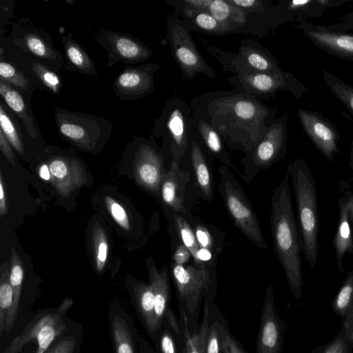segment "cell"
I'll use <instances>...</instances> for the list:
<instances>
[{"label":"cell","instance_id":"ab89813d","mask_svg":"<svg viewBox=\"0 0 353 353\" xmlns=\"http://www.w3.org/2000/svg\"><path fill=\"white\" fill-rule=\"evenodd\" d=\"M92 246L96 269L100 272L106 263L108 243L103 226L97 221L94 224L92 230Z\"/></svg>","mask_w":353,"mask_h":353},{"label":"cell","instance_id":"9a60e30c","mask_svg":"<svg viewBox=\"0 0 353 353\" xmlns=\"http://www.w3.org/2000/svg\"><path fill=\"white\" fill-rule=\"evenodd\" d=\"M160 68L156 63L125 67L113 82L114 94L128 101L150 94L154 89V74Z\"/></svg>","mask_w":353,"mask_h":353},{"label":"cell","instance_id":"7c38bea8","mask_svg":"<svg viewBox=\"0 0 353 353\" xmlns=\"http://www.w3.org/2000/svg\"><path fill=\"white\" fill-rule=\"evenodd\" d=\"M6 43L17 47L28 57H32L58 72L64 61L59 51L55 48L50 36L43 30L33 26L23 18L13 25Z\"/></svg>","mask_w":353,"mask_h":353},{"label":"cell","instance_id":"f6af8a7d","mask_svg":"<svg viewBox=\"0 0 353 353\" xmlns=\"http://www.w3.org/2000/svg\"><path fill=\"white\" fill-rule=\"evenodd\" d=\"M106 208L114 221L122 228L129 230L130 223L128 214L125 208L115 199L110 196L104 199Z\"/></svg>","mask_w":353,"mask_h":353},{"label":"cell","instance_id":"83f0119b","mask_svg":"<svg viewBox=\"0 0 353 353\" xmlns=\"http://www.w3.org/2000/svg\"><path fill=\"white\" fill-rule=\"evenodd\" d=\"M192 125L194 130L201 136L208 150L223 163V165L235 169L219 133L205 121L194 115Z\"/></svg>","mask_w":353,"mask_h":353},{"label":"cell","instance_id":"e0dca14e","mask_svg":"<svg viewBox=\"0 0 353 353\" xmlns=\"http://www.w3.org/2000/svg\"><path fill=\"white\" fill-rule=\"evenodd\" d=\"M285 327L276 311L273 288L270 284L265 293L256 353H281Z\"/></svg>","mask_w":353,"mask_h":353},{"label":"cell","instance_id":"f5cc1de1","mask_svg":"<svg viewBox=\"0 0 353 353\" xmlns=\"http://www.w3.org/2000/svg\"><path fill=\"white\" fill-rule=\"evenodd\" d=\"M161 353H176L174 339L168 330L162 332L159 339Z\"/></svg>","mask_w":353,"mask_h":353},{"label":"cell","instance_id":"8d00e7d4","mask_svg":"<svg viewBox=\"0 0 353 353\" xmlns=\"http://www.w3.org/2000/svg\"><path fill=\"white\" fill-rule=\"evenodd\" d=\"M14 294L10 282V268L7 263L1 267L0 276V334L5 331L7 316L12 307Z\"/></svg>","mask_w":353,"mask_h":353},{"label":"cell","instance_id":"d6986e66","mask_svg":"<svg viewBox=\"0 0 353 353\" xmlns=\"http://www.w3.org/2000/svg\"><path fill=\"white\" fill-rule=\"evenodd\" d=\"M147 268L154 297L155 317L158 328L160 330L165 319L172 330L179 334V323L170 306V285L168 268L164 265L159 270L154 261L148 259Z\"/></svg>","mask_w":353,"mask_h":353},{"label":"cell","instance_id":"d590c367","mask_svg":"<svg viewBox=\"0 0 353 353\" xmlns=\"http://www.w3.org/2000/svg\"><path fill=\"white\" fill-rule=\"evenodd\" d=\"M191 225L199 247L219 255L223 247V234L206 223L195 222Z\"/></svg>","mask_w":353,"mask_h":353},{"label":"cell","instance_id":"6125c7cd","mask_svg":"<svg viewBox=\"0 0 353 353\" xmlns=\"http://www.w3.org/2000/svg\"><path fill=\"white\" fill-rule=\"evenodd\" d=\"M350 165L352 170L353 171V141L351 142L350 150Z\"/></svg>","mask_w":353,"mask_h":353},{"label":"cell","instance_id":"f1b7e54d","mask_svg":"<svg viewBox=\"0 0 353 353\" xmlns=\"http://www.w3.org/2000/svg\"><path fill=\"white\" fill-rule=\"evenodd\" d=\"M191 161L197 185L204 199L210 203L214 195V179L208 162L198 143L192 139L190 148Z\"/></svg>","mask_w":353,"mask_h":353},{"label":"cell","instance_id":"1f68e13d","mask_svg":"<svg viewBox=\"0 0 353 353\" xmlns=\"http://www.w3.org/2000/svg\"><path fill=\"white\" fill-rule=\"evenodd\" d=\"M23 280V263L15 248H12L10 266V282L13 290L14 301L12 307L6 319V332H9L12 328L16 321L19 310Z\"/></svg>","mask_w":353,"mask_h":353},{"label":"cell","instance_id":"db71d44e","mask_svg":"<svg viewBox=\"0 0 353 353\" xmlns=\"http://www.w3.org/2000/svg\"><path fill=\"white\" fill-rule=\"evenodd\" d=\"M12 148L6 136L0 130V150L9 163L15 167V155Z\"/></svg>","mask_w":353,"mask_h":353},{"label":"cell","instance_id":"cb8c5ba5","mask_svg":"<svg viewBox=\"0 0 353 353\" xmlns=\"http://www.w3.org/2000/svg\"><path fill=\"white\" fill-rule=\"evenodd\" d=\"M0 94L5 104L23 124V128L32 139L40 135L38 124L28 101L14 86L0 79Z\"/></svg>","mask_w":353,"mask_h":353},{"label":"cell","instance_id":"6da1fadb","mask_svg":"<svg viewBox=\"0 0 353 353\" xmlns=\"http://www.w3.org/2000/svg\"><path fill=\"white\" fill-rule=\"evenodd\" d=\"M192 114L208 123L230 150L250 152L276 119V109L239 90L216 91L194 99Z\"/></svg>","mask_w":353,"mask_h":353},{"label":"cell","instance_id":"6f0895ef","mask_svg":"<svg viewBox=\"0 0 353 353\" xmlns=\"http://www.w3.org/2000/svg\"><path fill=\"white\" fill-rule=\"evenodd\" d=\"M3 179L1 172H0V216L3 217L7 213V203L6 192L4 190Z\"/></svg>","mask_w":353,"mask_h":353},{"label":"cell","instance_id":"ac0fdd59","mask_svg":"<svg viewBox=\"0 0 353 353\" xmlns=\"http://www.w3.org/2000/svg\"><path fill=\"white\" fill-rule=\"evenodd\" d=\"M297 21L298 28L314 46L339 58L353 61V34L332 30L304 19Z\"/></svg>","mask_w":353,"mask_h":353},{"label":"cell","instance_id":"d6a6232c","mask_svg":"<svg viewBox=\"0 0 353 353\" xmlns=\"http://www.w3.org/2000/svg\"><path fill=\"white\" fill-rule=\"evenodd\" d=\"M0 79L16 88L28 101L34 90L28 77L12 63L4 59L3 48L0 47Z\"/></svg>","mask_w":353,"mask_h":353},{"label":"cell","instance_id":"30bf717a","mask_svg":"<svg viewBox=\"0 0 353 353\" xmlns=\"http://www.w3.org/2000/svg\"><path fill=\"white\" fill-rule=\"evenodd\" d=\"M73 304L66 298L55 310L40 313L27 325L3 353H18L29 343L37 344L35 353H46L53 342L64 332L63 314Z\"/></svg>","mask_w":353,"mask_h":353},{"label":"cell","instance_id":"8992f818","mask_svg":"<svg viewBox=\"0 0 353 353\" xmlns=\"http://www.w3.org/2000/svg\"><path fill=\"white\" fill-rule=\"evenodd\" d=\"M170 272L180 303V310L186 316L197 315L203 297L209 301L215 294L216 272L191 265H177L171 262Z\"/></svg>","mask_w":353,"mask_h":353},{"label":"cell","instance_id":"f35d334b","mask_svg":"<svg viewBox=\"0 0 353 353\" xmlns=\"http://www.w3.org/2000/svg\"><path fill=\"white\" fill-rule=\"evenodd\" d=\"M171 216L179 241L189 250L193 259L199 252L200 247L191 224L181 214L171 211Z\"/></svg>","mask_w":353,"mask_h":353},{"label":"cell","instance_id":"8fae6325","mask_svg":"<svg viewBox=\"0 0 353 353\" xmlns=\"http://www.w3.org/2000/svg\"><path fill=\"white\" fill-rule=\"evenodd\" d=\"M237 90L245 92L259 101L274 97L279 91H288L296 99L301 98L308 89L292 74H268L245 70L228 78Z\"/></svg>","mask_w":353,"mask_h":353},{"label":"cell","instance_id":"74e56055","mask_svg":"<svg viewBox=\"0 0 353 353\" xmlns=\"http://www.w3.org/2000/svg\"><path fill=\"white\" fill-rule=\"evenodd\" d=\"M321 71L327 88L353 116V87L328 71Z\"/></svg>","mask_w":353,"mask_h":353},{"label":"cell","instance_id":"7402d4cb","mask_svg":"<svg viewBox=\"0 0 353 353\" xmlns=\"http://www.w3.org/2000/svg\"><path fill=\"white\" fill-rule=\"evenodd\" d=\"M109 322L114 353H136L134 323L123 306L117 303L111 304Z\"/></svg>","mask_w":353,"mask_h":353},{"label":"cell","instance_id":"ffe728a7","mask_svg":"<svg viewBox=\"0 0 353 353\" xmlns=\"http://www.w3.org/2000/svg\"><path fill=\"white\" fill-rule=\"evenodd\" d=\"M51 174V183L63 196H68L86 183L84 168L73 157L57 155L48 160Z\"/></svg>","mask_w":353,"mask_h":353},{"label":"cell","instance_id":"c3c4849f","mask_svg":"<svg viewBox=\"0 0 353 353\" xmlns=\"http://www.w3.org/2000/svg\"><path fill=\"white\" fill-rule=\"evenodd\" d=\"M228 2L241 9L247 14L249 12H262L268 6V1L261 0H228Z\"/></svg>","mask_w":353,"mask_h":353},{"label":"cell","instance_id":"9c48e42d","mask_svg":"<svg viewBox=\"0 0 353 353\" xmlns=\"http://www.w3.org/2000/svg\"><path fill=\"white\" fill-rule=\"evenodd\" d=\"M167 40L172 57L183 77L193 79L196 74L214 79V70L207 63L196 48L190 29L183 20L175 15L167 19Z\"/></svg>","mask_w":353,"mask_h":353},{"label":"cell","instance_id":"277c9868","mask_svg":"<svg viewBox=\"0 0 353 353\" xmlns=\"http://www.w3.org/2000/svg\"><path fill=\"white\" fill-rule=\"evenodd\" d=\"M55 123L59 134L88 152L99 149L110 137L112 122L103 117L57 108Z\"/></svg>","mask_w":353,"mask_h":353},{"label":"cell","instance_id":"f907efd6","mask_svg":"<svg viewBox=\"0 0 353 353\" xmlns=\"http://www.w3.org/2000/svg\"><path fill=\"white\" fill-rule=\"evenodd\" d=\"M192 258L189 250L180 241H177L172 254V261L177 265H187Z\"/></svg>","mask_w":353,"mask_h":353},{"label":"cell","instance_id":"816d5d0a","mask_svg":"<svg viewBox=\"0 0 353 353\" xmlns=\"http://www.w3.org/2000/svg\"><path fill=\"white\" fill-rule=\"evenodd\" d=\"M223 353H245L236 339L225 328L222 341Z\"/></svg>","mask_w":353,"mask_h":353},{"label":"cell","instance_id":"44dd1931","mask_svg":"<svg viewBox=\"0 0 353 353\" xmlns=\"http://www.w3.org/2000/svg\"><path fill=\"white\" fill-rule=\"evenodd\" d=\"M190 181V174L181 168L179 161L173 160L160 185L159 196L172 212L185 214L184 192Z\"/></svg>","mask_w":353,"mask_h":353},{"label":"cell","instance_id":"4316f807","mask_svg":"<svg viewBox=\"0 0 353 353\" xmlns=\"http://www.w3.org/2000/svg\"><path fill=\"white\" fill-rule=\"evenodd\" d=\"M339 219L333 245L336 252V267L340 272H344L343 259L345 253L353 258V234L350 225L346 205L342 199L339 201Z\"/></svg>","mask_w":353,"mask_h":353},{"label":"cell","instance_id":"11a10c76","mask_svg":"<svg viewBox=\"0 0 353 353\" xmlns=\"http://www.w3.org/2000/svg\"><path fill=\"white\" fill-rule=\"evenodd\" d=\"M343 328L346 339L353 345V302L344 316Z\"/></svg>","mask_w":353,"mask_h":353},{"label":"cell","instance_id":"d4e9b609","mask_svg":"<svg viewBox=\"0 0 353 353\" xmlns=\"http://www.w3.org/2000/svg\"><path fill=\"white\" fill-rule=\"evenodd\" d=\"M130 294L137 316L152 337L159 330L156 321L154 297L150 284L136 282L132 285Z\"/></svg>","mask_w":353,"mask_h":353},{"label":"cell","instance_id":"836d02e7","mask_svg":"<svg viewBox=\"0 0 353 353\" xmlns=\"http://www.w3.org/2000/svg\"><path fill=\"white\" fill-rule=\"evenodd\" d=\"M22 127L16 120L13 112L0 101V130L12 147L21 155L25 154Z\"/></svg>","mask_w":353,"mask_h":353},{"label":"cell","instance_id":"7bdbcfd3","mask_svg":"<svg viewBox=\"0 0 353 353\" xmlns=\"http://www.w3.org/2000/svg\"><path fill=\"white\" fill-rule=\"evenodd\" d=\"M199 41L203 46L208 50L212 56H214L218 61L221 64L224 70H228L234 74L236 72L239 65V55L238 54L228 53L216 48L211 45L208 41L203 38L199 37Z\"/></svg>","mask_w":353,"mask_h":353},{"label":"cell","instance_id":"4fadbf2b","mask_svg":"<svg viewBox=\"0 0 353 353\" xmlns=\"http://www.w3.org/2000/svg\"><path fill=\"white\" fill-rule=\"evenodd\" d=\"M94 39L106 50L108 68L119 61L135 64L148 60L152 51L138 39L123 32L103 30Z\"/></svg>","mask_w":353,"mask_h":353},{"label":"cell","instance_id":"5bb4252c","mask_svg":"<svg viewBox=\"0 0 353 353\" xmlns=\"http://www.w3.org/2000/svg\"><path fill=\"white\" fill-rule=\"evenodd\" d=\"M152 139L137 140L134 153V175L137 182L159 196L160 185L166 172L164 158Z\"/></svg>","mask_w":353,"mask_h":353},{"label":"cell","instance_id":"9f6ffc18","mask_svg":"<svg viewBox=\"0 0 353 353\" xmlns=\"http://www.w3.org/2000/svg\"><path fill=\"white\" fill-rule=\"evenodd\" d=\"M327 26L329 29L335 31L345 32V30H353V12L343 16L340 23Z\"/></svg>","mask_w":353,"mask_h":353},{"label":"cell","instance_id":"91938a15","mask_svg":"<svg viewBox=\"0 0 353 353\" xmlns=\"http://www.w3.org/2000/svg\"><path fill=\"white\" fill-rule=\"evenodd\" d=\"M342 199L346 205L350 225L353 227V194Z\"/></svg>","mask_w":353,"mask_h":353},{"label":"cell","instance_id":"ee69618b","mask_svg":"<svg viewBox=\"0 0 353 353\" xmlns=\"http://www.w3.org/2000/svg\"><path fill=\"white\" fill-rule=\"evenodd\" d=\"M225 327L219 321L209 325L205 353H220Z\"/></svg>","mask_w":353,"mask_h":353},{"label":"cell","instance_id":"bcb514c9","mask_svg":"<svg viewBox=\"0 0 353 353\" xmlns=\"http://www.w3.org/2000/svg\"><path fill=\"white\" fill-rule=\"evenodd\" d=\"M167 2L181 14L196 10L208 11L212 0H168Z\"/></svg>","mask_w":353,"mask_h":353},{"label":"cell","instance_id":"b9f144b4","mask_svg":"<svg viewBox=\"0 0 353 353\" xmlns=\"http://www.w3.org/2000/svg\"><path fill=\"white\" fill-rule=\"evenodd\" d=\"M353 302V270L344 280L340 290L332 301L334 312L344 317Z\"/></svg>","mask_w":353,"mask_h":353},{"label":"cell","instance_id":"f546056e","mask_svg":"<svg viewBox=\"0 0 353 353\" xmlns=\"http://www.w3.org/2000/svg\"><path fill=\"white\" fill-rule=\"evenodd\" d=\"M208 12L230 31L243 27L247 22V13L228 0H212Z\"/></svg>","mask_w":353,"mask_h":353},{"label":"cell","instance_id":"94428289","mask_svg":"<svg viewBox=\"0 0 353 353\" xmlns=\"http://www.w3.org/2000/svg\"><path fill=\"white\" fill-rule=\"evenodd\" d=\"M39 174L44 181L51 180V174L47 163H42L39 168Z\"/></svg>","mask_w":353,"mask_h":353},{"label":"cell","instance_id":"681fc988","mask_svg":"<svg viewBox=\"0 0 353 353\" xmlns=\"http://www.w3.org/2000/svg\"><path fill=\"white\" fill-rule=\"evenodd\" d=\"M74 336H65L59 339L46 353H73L76 345Z\"/></svg>","mask_w":353,"mask_h":353},{"label":"cell","instance_id":"3957f363","mask_svg":"<svg viewBox=\"0 0 353 353\" xmlns=\"http://www.w3.org/2000/svg\"><path fill=\"white\" fill-rule=\"evenodd\" d=\"M292 176L298 221L301 236V249L310 268L317 261L319 213L315 179L306 162L297 158L288 167Z\"/></svg>","mask_w":353,"mask_h":353},{"label":"cell","instance_id":"2e32d148","mask_svg":"<svg viewBox=\"0 0 353 353\" xmlns=\"http://www.w3.org/2000/svg\"><path fill=\"white\" fill-rule=\"evenodd\" d=\"M297 114L302 128L316 148L330 161L340 153V136L333 123L321 114L299 108Z\"/></svg>","mask_w":353,"mask_h":353},{"label":"cell","instance_id":"680465c9","mask_svg":"<svg viewBox=\"0 0 353 353\" xmlns=\"http://www.w3.org/2000/svg\"><path fill=\"white\" fill-rule=\"evenodd\" d=\"M6 5L1 2V23H6L8 19L12 17V8L14 5H11V1H5Z\"/></svg>","mask_w":353,"mask_h":353},{"label":"cell","instance_id":"603a6c76","mask_svg":"<svg viewBox=\"0 0 353 353\" xmlns=\"http://www.w3.org/2000/svg\"><path fill=\"white\" fill-rule=\"evenodd\" d=\"M238 55L245 70L268 74L283 72L275 57L256 41L243 40Z\"/></svg>","mask_w":353,"mask_h":353},{"label":"cell","instance_id":"5b68a950","mask_svg":"<svg viewBox=\"0 0 353 353\" xmlns=\"http://www.w3.org/2000/svg\"><path fill=\"white\" fill-rule=\"evenodd\" d=\"M218 171V189L234 223L257 248L267 249L257 216L242 187L228 166L221 165Z\"/></svg>","mask_w":353,"mask_h":353},{"label":"cell","instance_id":"7a4b0ae2","mask_svg":"<svg viewBox=\"0 0 353 353\" xmlns=\"http://www.w3.org/2000/svg\"><path fill=\"white\" fill-rule=\"evenodd\" d=\"M289 176L287 170L283 179L272 191L270 220L274 252L291 292L299 301L303 289L301 246L292 208Z\"/></svg>","mask_w":353,"mask_h":353},{"label":"cell","instance_id":"e575fe53","mask_svg":"<svg viewBox=\"0 0 353 353\" xmlns=\"http://www.w3.org/2000/svg\"><path fill=\"white\" fill-rule=\"evenodd\" d=\"M190 29L205 34H219L230 32L226 27L219 23L208 11L196 10L180 14Z\"/></svg>","mask_w":353,"mask_h":353},{"label":"cell","instance_id":"be15d7a7","mask_svg":"<svg viewBox=\"0 0 353 353\" xmlns=\"http://www.w3.org/2000/svg\"><path fill=\"white\" fill-rule=\"evenodd\" d=\"M323 350L320 352V353L322 352ZM316 353H319V352L317 351Z\"/></svg>","mask_w":353,"mask_h":353},{"label":"cell","instance_id":"52a82bcc","mask_svg":"<svg viewBox=\"0 0 353 353\" xmlns=\"http://www.w3.org/2000/svg\"><path fill=\"white\" fill-rule=\"evenodd\" d=\"M193 129L190 105L174 97L165 103L154 121L153 136L163 137L173 160L180 161L189 147V134Z\"/></svg>","mask_w":353,"mask_h":353},{"label":"cell","instance_id":"ba28073f","mask_svg":"<svg viewBox=\"0 0 353 353\" xmlns=\"http://www.w3.org/2000/svg\"><path fill=\"white\" fill-rule=\"evenodd\" d=\"M288 115L272 123L253 149L241 160L243 171L239 175L249 183L261 170L282 159L287 151Z\"/></svg>","mask_w":353,"mask_h":353},{"label":"cell","instance_id":"60d3db41","mask_svg":"<svg viewBox=\"0 0 353 353\" xmlns=\"http://www.w3.org/2000/svg\"><path fill=\"white\" fill-rule=\"evenodd\" d=\"M29 68L39 83L43 87L54 94H58L61 91L63 82L57 72L37 61L30 62Z\"/></svg>","mask_w":353,"mask_h":353},{"label":"cell","instance_id":"4dcf8cb0","mask_svg":"<svg viewBox=\"0 0 353 353\" xmlns=\"http://www.w3.org/2000/svg\"><path fill=\"white\" fill-rule=\"evenodd\" d=\"M210 303L205 300L204 314L199 332L192 334L190 333L189 322L185 312L182 310L181 316L183 322L184 345L183 353H205L207 335L209 328Z\"/></svg>","mask_w":353,"mask_h":353},{"label":"cell","instance_id":"484cf974","mask_svg":"<svg viewBox=\"0 0 353 353\" xmlns=\"http://www.w3.org/2000/svg\"><path fill=\"white\" fill-rule=\"evenodd\" d=\"M66 60L65 68L87 76H97L95 64L87 52L74 39L70 32L62 34Z\"/></svg>","mask_w":353,"mask_h":353},{"label":"cell","instance_id":"7dc6e473","mask_svg":"<svg viewBox=\"0 0 353 353\" xmlns=\"http://www.w3.org/2000/svg\"><path fill=\"white\" fill-rule=\"evenodd\" d=\"M350 344L342 328L337 337L330 341L321 353H350Z\"/></svg>","mask_w":353,"mask_h":353}]
</instances>
